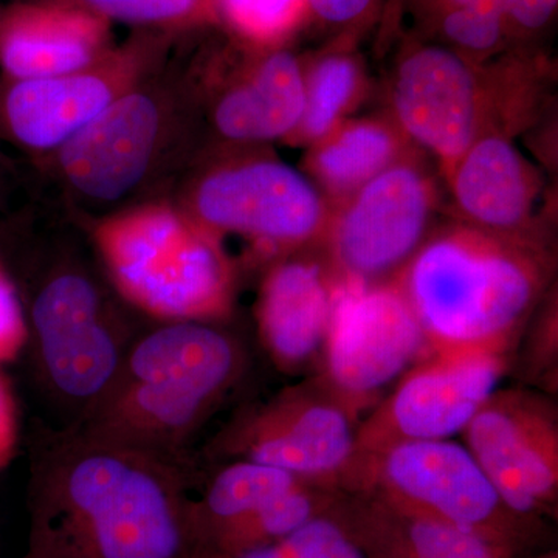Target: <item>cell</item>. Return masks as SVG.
I'll return each instance as SVG.
<instances>
[{"label": "cell", "mask_w": 558, "mask_h": 558, "mask_svg": "<svg viewBox=\"0 0 558 558\" xmlns=\"http://www.w3.org/2000/svg\"><path fill=\"white\" fill-rule=\"evenodd\" d=\"M182 468L69 427L36 461L28 558H197Z\"/></svg>", "instance_id": "obj_1"}, {"label": "cell", "mask_w": 558, "mask_h": 558, "mask_svg": "<svg viewBox=\"0 0 558 558\" xmlns=\"http://www.w3.org/2000/svg\"><path fill=\"white\" fill-rule=\"evenodd\" d=\"M549 277L545 248L461 222L432 230L395 281L429 351L509 355Z\"/></svg>", "instance_id": "obj_2"}, {"label": "cell", "mask_w": 558, "mask_h": 558, "mask_svg": "<svg viewBox=\"0 0 558 558\" xmlns=\"http://www.w3.org/2000/svg\"><path fill=\"white\" fill-rule=\"evenodd\" d=\"M244 365L230 333L205 322L172 323L131 344L100 402L70 427L182 468L190 439Z\"/></svg>", "instance_id": "obj_3"}, {"label": "cell", "mask_w": 558, "mask_h": 558, "mask_svg": "<svg viewBox=\"0 0 558 558\" xmlns=\"http://www.w3.org/2000/svg\"><path fill=\"white\" fill-rule=\"evenodd\" d=\"M343 492H374L526 558L553 542V526L513 512L468 446L454 439L402 440L359 454Z\"/></svg>", "instance_id": "obj_4"}, {"label": "cell", "mask_w": 558, "mask_h": 558, "mask_svg": "<svg viewBox=\"0 0 558 558\" xmlns=\"http://www.w3.org/2000/svg\"><path fill=\"white\" fill-rule=\"evenodd\" d=\"M102 255L124 295L180 322L222 317L230 307L229 263L218 242L168 209H146L106 223Z\"/></svg>", "instance_id": "obj_5"}, {"label": "cell", "mask_w": 558, "mask_h": 558, "mask_svg": "<svg viewBox=\"0 0 558 558\" xmlns=\"http://www.w3.org/2000/svg\"><path fill=\"white\" fill-rule=\"evenodd\" d=\"M429 352L424 330L395 279L340 281L323 348L322 380L360 413Z\"/></svg>", "instance_id": "obj_6"}, {"label": "cell", "mask_w": 558, "mask_h": 558, "mask_svg": "<svg viewBox=\"0 0 558 558\" xmlns=\"http://www.w3.org/2000/svg\"><path fill=\"white\" fill-rule=\"evenodd\" d=\"M435 183L409 157L380 172L330 213L323 234L326 259L340 281L398 277L432 233Z\"/></svg>", "instance_id": "obj_7"}, {"label": "cell", "mask_w": 558, "mask_h": 558, "mask_svg": "<svg viewBox=\"0 0 558 558\" xmlns=\"http://www.w3.org/2000/svg\"><path fill=\"white\" fill-rule=\"evenodd\" d=\"M359 424V414L318 376L241 418L222 450L343 492Z\"/></svg>", "instance_id": "obj_8"}, {"label": "cell", "mask_w": 558, "mask_h": 558, "mask_svg": "<svg viewBox=\"0 0 558 558\" xmlns=\"http://www.w3.org/2000/svg\"><path fill=\"white\" fill-rule=\"evenodd\" d=\"M509 371V355L429 351L400 376L355 435V457L402 440L462 435Z\"/></svg>", "instance_id": "obj_9"}, {"label": "cell", "mask_w": 558, "mask_h": 558, "mask_svg": "<svg viewBox=\"0 0 558 558\" xmlns=\"http://www.w3.org/2000/svg\"><path fill=\"white\" fill-rule=\"evenodd\" d=\"M513 512L538 523L558 517L556 403L532 389H497L462 433Z\"/></svg>", "instance_id": "obj_10"}, {"label": "cell", "mask_w": 558, "mask_h": 558, "mask_svg": "<svg viewBox=\"0 0 558 558\" xmlns=\"http://www.w3.org/2000/svg\"><path fill=\"white\" fill-rule=\"evenodd\" d=\"M32 323L44 379L54 398L80 411V424L112 385L131 344L102 315L90 279L78 274L58 275L40 289Z\"/></svg>", "instance_id": "obj_11"}, {"label": "cell", "mask_w": 558, "mask_h": 558, "mask_svg": "<svg viewBox=\"0 0 558 558\" xmlns=\"http://www.w3.org/2000/svg\"><path fill=\"white\" fill-rule=\"evenodd\" d=\"M457 51L421 47L399 64L392 83L396 126L429 150L444 174L484 132L497 90Z\"/></svg>", "instance_id": "obj_12"}, {"label": "cell", "mask_w": 558, "mask_h": 558, "mask_svg": "<svg viewBox=\"0 0 558 558\" xmlns=\"http://www.w3.org/2000/svg\"><path fill=\"white\" fill-rule=\"evenodd\" d=\"M197 209L215 229L277 247L322 240L330 211L315 183L279 161H253L209 175Z\"/></svg>", "instance_id": "obj_13"}, {"label": "cell", "mask_w": 558, "mask_h": 558, "mask_svg": "<svg viewBox=\"0 0 558 558\" xmlns=\"http://www.w3.org/2000/svg\"><path fill=\"white\" fill-rule=\"evenodd\" d=\"M446 178L462 223L545 248L534 233L538 172L502 130L481 134Z\"/></svg>", "instance_id": "obj_14"}, {"label": "cell", "mask_w": 558, "mask_h": 558, "mask_svg": "<svg viewBox=\"0 0 558 558\" xmlns=\"http://www.w3.org/2000/svg\"><path fill=\"white\" fill-rule=\"evenodd\" d=\"M340 289L329 260H284L270 271L259 301L264 347L278 368L296 373L322 360Z\"/></svg>", "instance_id": "obj_15"}, {"label": "cell", "mask_w": 558, "mask_h": 558, "mask_svg": "<svg viewBox=\"0 0 558 558\" xmlns=\"http://www.w3.org/2000/svg\"><path fill=\"white\" fill-rule=\"evenodd\" d=\"M159 130L149 98L130 95L101 110L64 143L62 167L87 196L119 199L145 174Z\"/></svg>", "instance_id": "obj_16"}, {"label": "cell", "mask_w": 558, "mask_h": 558, "mask_svg": "<svg viewBox=\"0 0 558 558\" xmlns=\"http://www.w3.org/2000/svg\"><path fill=\"white\" fill-rule=\"evenodd\" d=\"M340 505L381 558H526L374 492H343Z\"/></svg>", "instance_id": "obj_17"}, {"label": "cell", "mask_w": 558, "mask_h": 558, "mask_svg": "<svg viewBox=\"0 0 558 558\" xmlns=\"http://www.w3.org/2000/svg\"><path fill=\"white\" fill-rule=\"evenodd\" d=\"M109 87L94 76L22 80L7 98L14 135L33 148L68 142L110 105Z\"/></svg>", "instance_id": "obj_18"}, {"label": "cell", "mask_w": 558, "mask_h": 558, "mask_svg": "<svg viewBox=\"0 0 558 558\" xmlns=\"http://www.w3.org/2000/svg\"><path fill=\"white\" fill-rule=\"evenodd\" d=\"M303 112V70L288 51H278L222 98L215 119L226 137L274 140L295 134Z\"/></svg>", "instance_id": "obj_19"}, {"label": "cell", "mask_w": 558, "mask_h": 558, "mask_svg": "<svg viewBox=\"0 0 558 558\" xmlns=\"http://www.w3.org/2000/svg\"><path fill=\"white\" fill-rule=\"evenodd\" d=\"M300 483L304 481L286 470L250 459L230 462L213 476L204 495L193 499L201 549H215L231 532Z\"/></svg>", "instance_id": "obj_20"}, {"label": "cell", "mask_w": 558, "mask_h": 558, "mask_svg": "<svg viewBox=\"0 0 558 558\" xmlns=\"http://www.w3.org/2000/svg\"><path fill=\"white\" fill-rule=\"evenodd\" d=\"M403 137L399 128L387 121H341L336 130L314 143L310 170L330 196L348 199L405 157Z\"/></svg>", "instance_id": "obj_21"}, {"label": "cell", "mask_w": 558, "mask_h": 558, "mask_svg": "<svg viewBox=\"0 0 558 558\" xmlns=\"http://www.w3.org/2000/svg\"><path fill=\"white\" fill-rule=\"evenodd\" d=\"M95 32L75 16L20 14L0 36V61L21 80L51 78L89 64Z\"/></svg>", "instance_id": "obj_22"}, {"label": "cell", "mask_w": 558, "mask_h": 558, "mask_svg": "<svg viewBox=\"0 0 558 558\" xmlns=\"http://www.w3.org/2000/svg\"><path fill=\"white\" fill-rule=\"evenodd\" d=\"M357 61L348 54H328L304 75V112L295 134L317 143L343 121L362 90Z\"/></svg>", "instance_id": "obj_23"}, {"label": "cell", "mask_w": 558, "mask_h": 558, "mask_svg": "<svg viewBox=\"0 0 558 558\" xmlns=\"http://www.w3.org/2000/svg\"><path fill=\"white\" fill-rule=\"evenodd\" d=\"M341 495L332 508L277 543L278 557L381 558L341 509Z\"/></svg>", "instance_id": "obj_24"}, {"label": "cell", "mask_w": 558, "mask_h": 558, "mask_svg": "<svg viewBox=\"0 0 558 558\" xmlns=\"http://www.w3.org/2000/svg\"><path fill=\"white\" fill-rule=\"evenodd\" d=\"M238 31L259 40L281 38L307 9L306 0H220Z\"/></svg>", "instance_id": "obj_25"}, {"label": "cell", "mask_w": 558, "mask_h": 558, "mask_svg": "<svg viewBox=\"0 0 558 558\" xmlns=\"http://www.w3.org/2000/svg\"><path fill=\"white\" fill-rule=\"evenodd\" d=\"M505 17L486 11L451 7L444 16L442 31L454 44L470 51H488L502 38Z\"/></svg>", "instance_id": "obj_26"}, {"label": "cell", "mask_w": 558, "mask_h": 558, "mask_svg": "<svg viewBox=\"0 0 558 558\" xmlns=\"http://www.w3.org/2000/svg\"><path fill=\"white\" fill-rule=\"evenodd\" d=\"M27 339V326L16 290L0 270V362H9L20 354Z\"/></svg>", "instance_id": "obj_27"}, {"label": "cell", "mask_w": 558, "mask_h": 558, "mask_svg": "<svg viewBox=\"0 0 558 558\" xmlns=\"http://www.w3.org/2000/svg\"><path fill=\"white\" fill-rule=\"evenodd\" d=\"M110 16L128 21H159L179 16L193 7L194 0H89Z\"/></svg>", "instance_id": "obj_28"}, {"label": "cell", "mask_w": 558, "mask_h": 558, "mask_svg": "<svg viewBox=\"0 0 558 558\" xmlns=\"http://www.w3.org/2000/svg\"><path fill=\"white\" fill-rule=\"evenodd\" d=\"M505 16L527 31H538L548 24L557 0H502Z\"/></svg>", "instance_id": "obj_29"}, {"label": "cell", "mask_w": 558, "mask_h": 558, "mask_svg": "<svg viewBox=\"0 0 558 558\" xmlns=\"http://www.w3.org/2000/svg\"><path fill=\"white\" fill-rule=\"evenodd\" d=\"M373 0H306L307 9L319 20L330 24H349L357 21L369 9Z\"/></svg>", "instance_id": "obj_30"}, {"label": "cell", "mask_w": 558, "mask_h": 558, "mask_svg": "<svg viewBox=\"0 0 558 558\" xmlns=\"http://www.w3.org/2000/svg\"><path fill=\"white\" fill-rule=\"evenodd\" d=\"M17 439L16 407L7 381L0 376V468L13 457Z\"/></svg>", "instance_id": "obj_31"}, {"label": "cell", "mask_w": 558, "mask_h": 558, "mask_svg": "<svg viewBox=\"0 0 558 558\" xmlns=\"http://www.w3.org/2000/svg\"><path fill=\"white\" fill-rule=\"evenodd\" d=\"M197 558H279L275 545L264 548L240 550V553H213V550H201Z\"/></svg>", "instance_id": "obj_32"}, {"label": "cell", "mask_w": 558, "mask_h": 558, "mask_svg": "<svg viewBox=\"0 0 558 558\" xmlns=\"http://www.w3.org/2000/svg\"><path fill=\"white\" fill-rule=\"evenodd\" d=\"M451 7L457 9H472L486 11V13L498 14V16H505V7H502V0H449Z\"/></svg>", "instance_id": "obj_33"}, {"label": "cell", "mask_w": 558, "mask_h": 558, "mask_svg": "<svg viewBox=\"0 0 558 558\" xmlns=\"http://www.w3.org/2000/svg\"><path fill=\"white\" fill-rule=\"evenodd\" d=\"M529 558H558V553L556 549H546L542 550V553L535 554V556Z\"/></svg>", "instance_id": "obj_34"}]
</instances>
